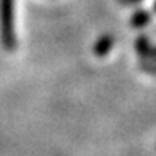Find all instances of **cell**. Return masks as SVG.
Listing matches in <instances>:
<instances>
[{"instance_id": "obj_3", "label": "cell", "mask_w": 156, "mask_h": 156, "mask_svg": "<svg viewBox=\"0 0 156 156\" xmlns=\"http://www.w3.org/2000/svg\"><path fill=\"white\" fill-rule=\"evenodd\" d=\"M113 45H115V37H113L112 34H105L94 43L93 53L97 56V58H104V56H107L112 51Z\"/></svg>"}, {"instance_id": "obj_4", "label": "cell", "mask_w": 156, "mask_h": 156, "mask_svg": "<svg viewBox=\"0 0 156 156\" xmlns=\"http://www.w3.org/2000/svg\"><path fill=\"white\" fill-rule=\"evenodd\" d=\"M151 18L153 15L150 11H147V10H137L134 15L131 16V21H129V24L131 27H145L147 24H150L151 23Z\"/></svg>"}, {"instance_id": "obj_6", "label": "cell", "mask_w": 156, "mask_h": 156, "mask_svg": "<svg viewBox=\"0 0 156 156\" xmlns=\"http://www.w3.org/2000/svg\"><path fill=\"white\" fill-rule=\"evenodd\" d=\"M116 2L121 5H134V3H139L140 0H116Z\"/></svg>"}, {"instance_id": "obj_5", "label": "cell", "mask_w": 156, "mask_h": 156, "mask_svg": "<svg viewBox=\"0 0 156 156\" xmlns=\"http://www.w3.org/2000/svg\"><path fill=\"white\" fill-rule=\"evenodd\" d=\"M139 69H140L144 73H148V75L156 76V62H153V61H148V59L140 58V59H139Z\"/></svg>"}, {"instance_id": "obj_2", "label": "cell", "mask_w": 156, "mask_h": 156, "mask_svg": "<svg viewBox=\"0 0 156 156\" xmlns=\"http://www.w3.org/2000/svg\"><path fill=\"white\" fill-rule=\"evenodd\" d=\"M136 49L140 58L144 59H148V61H153L156 62V46L151 45V41L148 37H145V35H140V37H137L136 40Z\"/></svg>"}, {"instance_id": "obj_7", "label": "cell", "mask_w": 156, "mask_h": 156, "mask_svg": "<svg viewBox=\"0 0 156 156\" xmlns=\"http://www.w3.org/2000/svg\"><path fill=\"white\" fill-rule=\"evenodd\" d=\"M153 11L156 13V0H154V5H153Z\"/></svg>"}, {"instance_id": "obj_1", "label": "cell", "mask_w": 156, "mask_h": 156, "mask_svg": "<svg viewBox=\"0 0 156 156\" xmlns=\"http://www.w3.org/2000/svg\"><path fill=\"white\" fill-rule=\"evenodd\" d=\"M0 41L6 51L18 46L15 34V0H0Z\"/></svg>"}]
</instances>
